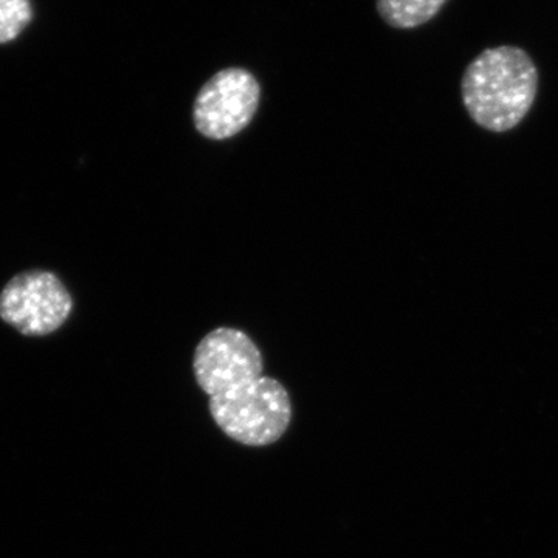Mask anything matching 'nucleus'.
<instances>
[{
    "mask_svg": "<svg viewBox=\"0 0 558 558\" xmlns=\"http://www.w3.org/2000/svg\"><path fill=\"white\" fill-rule=\"evenodd\" d=\"M209 413L229 438L250 447L277 442L292 418L289 392L271 377H259L209 398Z\"/></svg>",
    "mask_w": 558,
    "mask_h": 558,
    "instance_id": "obj_2",
    "label": "nucleus"
},
{
    "mask_svg": "<svg viewBox=\"0 0 558 558\" xmlns=\"http://www.w3.org/2000/svg\"><path fill=\"white\" fill-rule=\"evenodd\" d=\"M70 312L72 296L50 271H24L0 293V318L25 336L54 332L64 325Z\"/></svg>",
    "mask_w": 558,
    "mask_h": 558,
    "instance_id": "obj_4",
    "label": "nucleus"
},
{
    "mask_svg": "<svg viewBox=\"0 0 558 558\" xmlns=\"http://www.w3.org/2000/svg\"><path fill=\"white\" fill-rule=\"evenodd\" d=\"M538 92V69L526 50L499 46L481 51L461 80L470 119L488 132L512 131L526 119Z\"/></svg>",
    "mask_w": 558,
    "mask_h": 558,
    "instance_id": "obj_1",
    "label": "nucleus"
},
{
    "mask_svg": "<svg viewBox=\"0 0 558 558\" xmlns=\"http://www.w3.org/2000/svg\"><path fill=\"white\" fill-rule=\"evenodd\" d=\"M31 20L28 0H0V44L17 38Z\"/></svg>",
    "mask_w": 558,
    "mask_h": 558,
    "instance_id": "obj_7",
    "label": "nucleus"
},
{
    "mask_svg": "<svg viewBox=\"0 0 558 558\" xmlns=\"http://www.w3.org/2000/svg\"><path fill=\"white\" fill-rule=\"evenodd\" d=\"M193 369L202 391L215 398L263 377V355L247 333L218 328L197 344Z\"/></svg>",
    "mask_w": 558,
    "mask_h": 558,
    "instance_id": "obj_5",
    "label": "nucleus"
},
{
    "mask_svg": "<svg viewBox=\"0 0 558 558\" xmlns=\"http://www.w3.org/2000/svg\"><path fill=\"white\" fill-rule=\"evenodd\" d=\"M449 0H377L381 20L399 31L421 27L433 17Z\"/></svg>",
    "mask_w": 558,
    "mask_h": 558,
    "instance_id": "obj_6",
    "label": "nucleus"
},
{
    "mask_svg": "<svg viewBox=\"0 0 558 558\" xmlns=\"http://www.w3.org/2000/svg\"><path fill=\"white\" fill-rule=\"evenodd\" d=\"M259 101L258 80L248 70H220L197 94L193 106L194 126L207 138L234 137L252 123Z\"/></svg>",
    "mask_w": 558,
    "mask_h": 558,
    "instance_id": "obj_3",
    "label": "nucleus"
}]
</instances>
